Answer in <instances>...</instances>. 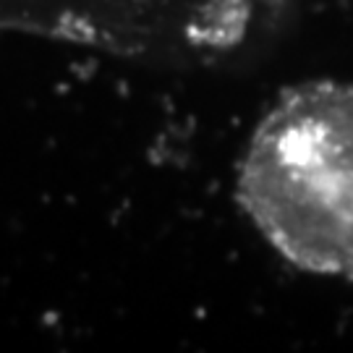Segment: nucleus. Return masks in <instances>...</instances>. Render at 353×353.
<instances>
[{"label": "nucleus", "instance_id": "obj_1", "mask_svg": "<svg viewBox=\"0 0 353 353\" xmlns=\"http://www.w3.org/2000/svg\"><path fill=\"white\" fill-rule=\"evenodd\" d=\"M239 202L293 267L353 278L351 81H306L270 108L241 160Z\"/></svg>", "mask_w": 353, "mask_h": 353}]
</instances>
